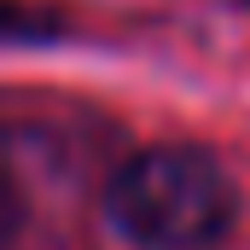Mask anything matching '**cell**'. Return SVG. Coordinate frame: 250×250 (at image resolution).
Instances as JSON below:
<instances>
[{
    "label": "cell",
    "instance_id": "7a4b0ae2",
    "mask_svg": "<svg viewBox=\"0 0 250 250\" xmlns=\"http://www.w3.org/2000/svg\"><path fill=\"white\" fill-rule=\"evenodd\" d=\"M59 35H64V12L29 6V0H0V41L41 47V41H59Z\"/></svg>",
    "mask_w": 250,
    "mask_h": 250
},
{
    "label": "cell",
    "instance_id": "6da1fadb",
    "mask_svg": "<svg viewBox=\"0 0 250 250\" xmlns=\"http://www.w3.org/2000/svg\"><path fill=\"white\" fill-rule=\"evenodd\" d=\"M105 215L140 250H209L233 233L239 192L198 146H146L111 175Z\"/></svg>",
    "mask_w": 250,
    "mask_h": 250
},
{
    "label": "cell",
    "instance_id": "277c9868",
    "mask_svg": "<svg viewBox=\"0 0 250 250\" xmlns=\"http://www.w3.org/2000/svg\"><path fill=\"white\" fill-rule=\"evenodd\" d=\"M239 6H250V0H239Z\"/></svg>",
    "mask_w": 250,
    "mask_h": 250
},
{
    "label": "cell",
    "instance_id": "3957f363",
    "mask_svg": "<svg viewBox=\"0 0 250 250\" xmlns=\"http://www.w3.org/2000/svg\"><path fill=\"white\" fill-rule=\"evenodd\" d=\"M18 227H23V187H18L12 151L0 146V250L18 245Z\"/></svg>",
    "mask_w": 250,
    "mask_h": 250
}]
</instances>
